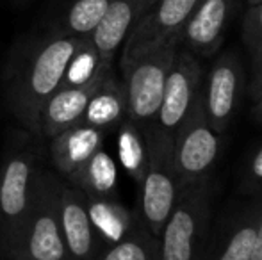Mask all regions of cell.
<instances>
[{
	"instance_id": "9",
	"label": "cell",
	"mask_w": 262,
	"mask_h": 260,
	"mask_svg": "<svg viewBox=\"0 0 262 260\" xmlns=\"http://www.w3.org/2000/svg\"><path fill=\"white\" fill-rule=\"evenodd\" d=\"M139 189V219L152 235L161 237L180 195L171 157L148 150V168Z\"/></svg>"
},
{
	"instance_id": "8",
	"label": "cell",
	"mask_w": 262,
	"mask_h": 260,
	"mask_svg": "<svg viewBox=\"0 0 262 260\" xmlns=\"http://www.w3.org/2000/svg\"><path fill=\"white\" fill-rule=\"evenodd\" d=\"M198 4L200 0H156L128 32L123 43L121 64L169 41H179L184 25Z\"/></svg>"
},
{
	"instance_id": "18",
	"label": "cell",
	"mask_w": 262,
	"mask_h": 260,
	"mask_svg": "<svg viewBox=\"0 0 262 260\" xmlns=\"http://www.w3.org/2000/svg\"><path fill=\"white\" fill-rule=\"evenodd\" d=\"M86 205L95 233L104 248L125 239L139 223V218L127 210L116 198L86 196Z\"/></svg>"
},
{
	"instance_id": "16",
	"label": "cell",
	"mask_w": 262,
	"mask_h": 260,
	"mask_svg": "<svg viewBox=\"0 0 262 260\" xmlns=\"http://www.w3.org/2000/svg\"><path fill=\"white\" fill-rule=\"evenodd\" d=\"M104 130H98L86 123H79L62 130L61 134L52 137V145H50L54 166L64 177H68L77 168L82 166L91 155L104 148Z\"/></svg>"
},
{
	"instance_id": "23",
	"label": "cell",
	"mask_w": 262,
	"mask_h": 260,
	"mask_svg": "<svg viewBox=\"0 0 262 260\" xmlns=\"http://www.w3.org/2000/svg\"><path fill=\"white\" fill-rule=\"evenodd\" d=\"M111 68L113 66H104L100 63L97 50L93 49L90 38H86L82 41V45L77 49V52L73 54L72 61H70L68 68H66L61 87L82 86V84L90 82L95 77H98L100 73H104Z\"/></svg>"
},
{
	"instance_id": "19",
	"label": "cell",
	"mask_w": 262,
	"mask_h": 260,
	"mask_svg": "<svg viewBox=\"0 0 262 260\" xmlns=\"http://www.w3.org/2000/svg\"><path fill=\"white\" fill-rule=\"evenodd\" d=\"M70 182L86 196L97 198H116L118 189V170L114 159L104 148L91 155L82 166H79L72 175Z\"/></svg>"
},
{
	"instance_id": "15",
	"label": "cell",
	"mask_w": 262,
	"mask_h": 260,
	"mask_svg": "<svg viewBox=\"0 0 262 260\" xmlns=\"http://www.w3.org/2000/svg\"><path fill=\"white\" fill-rule=\"evenodd\" d=\"M260 214V201L243 208L234 219H230L223 232L217 233L214 243L205 246L202 260H252Z\"/></svg>"
},
{
	"instance_id": "24",
	"label": "cell",
	"mask_w": 262,
	"mask_h": 260,
	"mask_svg": "<svg viewBox=\"0 0 262 260\" xmlns=\"http://www.w3.org/2000/svg\"><path fill=\"white\" fill-rule=\"evenodd\" d=\"M243 39L252 56V63L255 64L262 56V2L246 13L243 23Z\"/></svg>"
},
{
	"instance_id": "3",
	"label": "cell",
	"mask_w": 262,
	"mask_h": 260,
	"mask_svg": "<svg viewBox=\"0 0 262 260\" xmlns=\"http://www.w3.org/2000/svg\"><path fill=\"white\" fill-rule=\"evenodd\" d=\"M210 184L184 187L159 237V260H202L209 241Z\"/></svg>"
},
{
	"instance_id": "10",
	"label": "cell",
	"mask_w": 262,
	"mask_h": 260,
	"mask_svg": "<svg viewBox=\"0 0 262 260\" xmlns=\"http://www.w3.org/2000/svg\"><path fill=\"white\" fill-rule=\"evenodd\" d=\"M245 86V73L235 54L227 52L212 64L209 75L202 79V102L207 120L217 134L228 129L239 105Z\"/></svg>"
},
{
	"instance_id": "5",
	"label": "cell",
	"mask_w": 262,
	"mask_h": 260,
	"mask_svg": "<svg viewBox=\"0 0 262 260\" xmlns=\"http://www.w3.org/2000/svg\"><path fill=\"white\" fill-rule=\"evenodd\" d=\"M177 49L179 41H169L145 56L121 64V82L127 98V120H130L143 135L150 132L157 116Z\"/></svg>"
},
{
	"instance_id": "13",
	"label": "cell",
	"mask_w": 262,
	"mask_h": 260,
	"mask_svg": "<svg viewBox=\"0 0 262 260\" xmlns=\"http://www.w3.org/2000/svg\"><path fill=\"white\" fill-rule=\"evenodd\" d=\"M156 0H111L100 23L90 36L93 49L104 66H113L114 56L125 43L136 21Z\"/></svg>"
},
{
	"instance_id": "2",
	"label": "cell",
	"mask_w": 262,
	"mask_h": 260,
	"mask_svg": "<svg viewBox=\"0 0 262 260\" xmlns=\"http://www.w3.org/2000/svg\"><path fill=\"white\" fill-rule=\"evenodd\" d=\"M202 79V68L193 54L177 49L157 116L152 129L145 135L146 148L171 157L177 132L184 125L200 97Z\"/></svg>"
},
{
	"instance_id": "29",
	"label": "cell",
	"mask_w": 262,
	"mask_h": 260,
	"mask_svg": "<svg viewBox=\"0 0 262 260\" xmlns=\"http://www.w3.org/2000/svg\"><path fill=\"white\" fill-rule=\"evenodd\" d=\"M14 4H20V6H24V4H29V2H32V0H13Z\"/></svg>"
},
{
	"instance_id": "6",
	"label": "cell",
	"mask_w": 262,
	"mask_h": 260,
	"mask_svg": "<svg viewBox=\"0 0 262 260\" xmlns=\"http://www.w3.org/2000/svg\"><path fill=\"white\" fill-rule=\"evenodd\" d=\"M39 164L29 150H14L0 168V248L13 258L34 196Z\"/></svg>"
},
{
	"instance_id": "7",
	"label": "cell",
	"mask_w": 262,
	"mask_h": 260,
	"mask_svg": "<svg viewBox=\"0 0 262 260\" xmlns=\"http://www.w3.org/2000/svg\"><path fill=\"white\" fill-rule=\"evenodd\" d=\"M220 139L221 135L207 120L200 91L196 105L173 141L171 164L180 191L191 184L207 180L220 153Z\"/></svg>"
},
{
	"instance_id": "14",
	"label": "cell",
	"mask_w": 262,
	"mask_h": 260,
	"mask_svg": "<svg viewBox=\"0 0 262 260\" xmlns=\"http://www.w3.org/2000/svg\"><path fill=\"white\" fill-rule=\"evenodd\" d=\"M113 72V68L100 73L93 80L82 84V86L59 87L57 91L45 102L41 112H39V135L55 137L62 130L82 122V116L90 104L91 94L95 93L105 75Z\"/></svg>"
},
{
	"instance_id": "20",
	"label": "cell",
	"mask_w": 262,
	"mask_h": 260,
	"mask_svg": "<svg viewBox=\"0 0 262 260\" xmlns=\"http://www.w3.org/2000/svg\"><path fill=\"white\" fill-rule=\"evenodd\" d=\"M111 0H68L52 23L55 32L72 38H90L105 14Z\"/></svg>"
},
{
	"instance_id": "26",
	"label": "cell",
	"mask_w": 262,
	"mask_h": 260,
	"mask_svg": "<svg viewBox=\"0 0 262 260\" xmlns=\"http://www.w3.org/2000/svg\"><path fill=\"white\" fill-rule=\"evenodd\" d=\"M253 102H257L262 94V56L259 57L255 64H253V80H252V89H250Z\"/></svg>"
},
{
	"instance_id": "11",
	"label": "cell",
	"mask_w": 262,
	"mask_h": 260,
	"mask_svg": "<svg viewBox=\"0 0 262 260\" xmlns=\"http://www.w3.org/2000/svg\"><path fill=\"white\" fill-rule=\"evenodd\" d=\"M59 221L70 260H95L104 250L91 225L86 196L62 182L59 187Z\"/></svg>"
},
{
	"instance_id": "12",
	"label": "cell",
	"mask_w": 262,
	"mask_h": 260,
	"mask_svg": "<svg viewBox=\"0 0 262 260\" xmlns=\"http://www.w3.org/2000/svg\"><path fill=\"white\" fill-rule=\"evenodd\" d=\"M232 13L230 0H200L196 9L186 21L180 41L193 56L209 57L220 50Z\"/></svg>"
},
{
	"instance_id": "28",
	"label": "cell",
	"mask_w": 262,
	"mask_h": 260,
	"mask_svg": "<svg viewBox=\"0 0 262 260\" xmlns=\"http://www.w3.org/2000/svg\"><path fill=\"white\" fill-rule=\"evenodd\" d=\"M255 118L259 120V122H262V94H260V98L255 102Z\"/></svg>"
},
{
	"instance_id": "1",
	"label": "cell",
	"mask_w": 262,
	"mask_h": 260,
	"mask_svg": "<svg viewBox=\"0 0 262 260\" xmlns=\"http://www.w3.org/2000/svg\"><path fill=\"white\" fill-rule=\"evenodd\" d=\"M86 38L62 36L49 27L18 45L7 64V100L16 120L39 135V112L61 87L66 68Z\"/></svg>"
},
{
	"instance_id": "17",
	"label": "cell",
	"mask_w": 262,
	"mask_h": 260,
	"mask_svg": "<svg viewBox=\"0 0 262 260\" xmlns=\"http://www.w3.org/2000/svg\"><path fill=\"white\" fill-rule=\"evenodd\" d=\"M125 118H127V98H125L123 82L118 80L113 72H109L91 94L80 123L107 132L114 127H120Z\"/></svg>"
},
{
	"instance_id": "21",
	"label": "cell",
	"mask_w": 262,
	"mask_h": 260,
	"mask_svg": "<svg viewBox=\"0 0 262 260\" xmlns=\"http://www.w3.org/2000/svg\"><path fill=\"white\" fill-rule=\"evenodd\" d=\"M118 159L139 185L148 168V148L141 130L127 118L118 127Z\"/></svg>"
},
{
	"instance_id": "4",
	"label": "cell",
	"mask_w": 262,
	"mask_h": 260,
	"mask_svg": "<svg viewBox=\"0 0 262 260\" xmlns=\"http://www.w3.org/2000/svg\"><path fill=\"white\" fill-rule=\"evenodd\" d=\"M59 187L61 182L39 168L31 208L11 260H70L59 221Z\"/></svg>"
},
{
	"instance_id": "27",
	"label": "cell",
	"mask_w": 262,
	"mask_h": 260,
	"mask_svg": "<svg viewBox=\"0 0 262 260\" xmlns=\"http://www.w3.org/2000/svg\"><path fill=\"white\" fill-rule=\"evenodd\" d=\"M252 260H262V214L259 219V226H257V235H255V244H253V251H252Z\"/></svg>"
},
{
	"instance_id": "22",
	"label": "cell",
	"mask_w": 262,
	"mask_h": 260,
	"mask_svg": "<svg viewBox=\"0 0 262 260\" xmlns=\"http://www.w3.org/2000/svg\"><path fill=\"white\" fill-rule=\"evenodd\" d=\"M95 260H159V237L139 223L120 243L105 246Z\"/></svg>"
},
{
	"instance_id": "25",
	"label": "cell",
	"mask_w": 262,
	"mask_h": 260,
	"mask_svg": "<svg viewBox=\"0 0 262 260\" xmlns=\"http://www.w3.org/2000/svg\"><path fill=\"white\" fill-rule=\"evenodd\" d=\"M246 182L250 185H260L262 184V146L260 150L252 157L248 164V173H246Z\"/></svg>"
}]
</instances>
